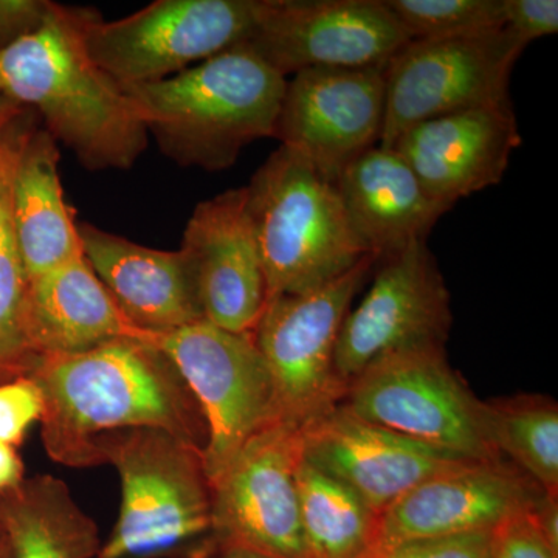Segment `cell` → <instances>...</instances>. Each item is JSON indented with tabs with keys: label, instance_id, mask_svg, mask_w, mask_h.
<instances>
[{
	"label": "cell",
	"instance_id": "6da1fadb",
	"mask_svg": "<svg viewBox=\"0 0 558 558\" xmlns=\"http://www.w3.org/2000/svg\"><path fill=\"white\" fill-rule=\"evenodd\" d=\"M40 436L53 461L98 468L95 440L128 428H160L204 451L207 424L170 359L150 341L120 339L39 360Z\"/></svg>",
	"mask_w": 558,
	"mask_h": 558
},
{
	"label": "cell",
	"instance_id": "7a4b0ae2",
	"mask_svg": "<svg viewBox=\"0 0 558 558\" xmlns=\"http://www.w3.org/2000/svg\"><path fill=\"white\" fill-rule=\"evenodd\" d=\"M86 13L50 2L35 31L0 47V97L36 110L86 170H130L148 132L123 87L90 57Z\"/></svg>",
	"mask_w": 558,
	"mask_h": 558
},
{
	"label": "cell",
	"instance_id": "3957f363",
	"mask_svg": "<svg viewBox=\"0 0 558 558\" xmlns=\"http://www.w3.org/2000/svg\"><path fill=\"white\" fill-rule=\"evenodd\" d=\"M286 83L241 44L170 78L123 89L165 156L223 171L250 143L274 137Z\"/></svg>",
	"mask_w": 558,
	"mask_h": 558
},
{
	"label": "cell",
	"instance_id": "277c9868",
	"mask_svg": "<svg viewBox=\"0 0 558 558\" xmlns=\"http://www.w3.org/2000/svg\"><path fill=\"white\" fill-rule=\"evenodd\" d=\"M95 451L121 483L119 520L97 558L193 557L211 526L204 451L160 428L106 433Z\"/></svg>",
	"mask_w": 558,
	"mask_h": 558
},
{
	"label": "cell",
	"instance_id": "5b68a950",
	"mask_svg": "<svg viewBox=\"0 0 558 558\" xmlns=\"http://www.w3.org/2000/svg\"><path fill=\"white\" fill-rule=\"evenodd\" d=\"M245 190L267 301L328 284L369 255L336 183L295 150L279 146Z\"/></svg>",
	"mask_w": 558,
	"mask_h": 558
},
{
	"label": "cell",
	"instance_id": "8992f818",
	"mask_svg": "<svg viewBox=\"0 0 558 558\" xmlns=\"http://www.w3.org/2000/svg\"><path fill=\"white\" fill-rule=\"evenodd\" d=\"M376 264L365 256L328 284L267 301L253 339L270 373L277 422L303 428L340 405L347 392L336 371L341 326Z\"/></svg>",
	"mask_w": 558,
	"mask_h": 558
},
{
	"label": "cell",
	"instance_id": "52a82bcc",
	"mask_svg": "<svg viewBox=\"0 0 558 558\" xmlns=\"http://www.w3.org/2000/svg\"><path fill=\"white\" fill-rule=\"evenodd\" d=\"M483 400L451 368L446 348L399 352L373 363L348 385L352 414L464 461H495L481 417Z\"/></svg>",
	"mask_w": 558,
	"mask_h": 558
},
{
	"label": "cell",
	"instance_id": "ba28073f",
	"mask_svg": "<svg viewBox=\"0 0 558 558\" xmlns=\"http://www.w3.org/2000/svg\"><path fill=\"white\" fill-rule=\"evenodd\" d=\"M260 9L263 0H157L117 21L87 9L84 40L121 87L154 83L244 44Z\"/></svg>",
	"mask_w": 558,
	"mask_h": 558
},
{
	"label": "cell",
	"instance_id": "9c48e42d",
	"mask_svg": "<svg viewBox=\"0 0 558 558\" xmlns=\"http://www.w3.org/2000/svg\"><path fill=\"white\" fill-rule=\"evenodd\" d=\"M301 428L274 422L211 483V526L191 558H303L296 468Z\"/></svg>",
	"mask_w": 558,
	"mask_h": 558
},
{
	"label": "cell",
	"instance_id": "30bf717a",
	"mask_svg": "<svg viewBox=\"0 0 558 558\" xmlns=\"http://www.w3.org/2000/svg\"><path fill=\"white\" fill-rule=\"evenodd\" d=\"M199 403L207 424L204 464L213 483L256 433L277 422L269 369L252 333L220 329L207 319L156 333Z\"/></svg>",
	"mask_w": 558,
	"mask_h": 558
},
{
	"label": "cell",
	"instance_id": "8fae6325",
	"mask_svg": "<svg viewBox=\"0 0 558 558\" xmlns=\"http://www.w3.org/2000/svg\"><path fill=\"white\" fill-rule=\"evenodd\" d=\"M526 47L508 32L410 40L387 64L380 146L392 148L422 121L510 101L509 83Z\"/></svg>",
	"mask_w": 558,
	"mask_h": 558
},
{
	"label": "cell",
	"instance_id": "7c38bea8",
	"mask_svg": "<svg viewBox=\"0 0 558 558\" xmlns=\"http://www.w3.org/2000/svg\"><path fill=\"white\" fill-rule=\"evenodd\" d=\"M373 284L341 326L336 371L348 388L373 363L399 352L446 348L451 299L427 241L377 260Z\"/></svg>",
	"mask_w": 558,
	"mask_h": 558
},
{
	"label": "cell",
	"instance_id": "4fadbf2b",
	"mask_svg": "<svg viewBox=\"0 0 558 558\" xmlns=\"http://www.w3.org/2000/svg\"><path fill=\"white\" fill-rule=\"evenodd\" d=\"M410 36L384 0H263L242 46L282 76L388 64Z\"/></svg>",
	"mask_w": 558,
	"mask_h": 558
},
{
	"label": "cell",
	"instance_id": "5bb4252c",
	"mask_svg": "<svg viewBox=\"0 0 558 558\" xmlns=\"http://www.w3.org/2000/svg\"><path fill=\"white\" fill-rule=\"evenodd\" d=\"M387 64L307 69L286 83L274 138L336 183L351 161L379 145Z\"/></svg>",
	"mask_w": 558,
	"mask_h": 558
},
{
	"label": "cell",
	"instance_id": "9a60e30c",
	"mask_svg": "<svg viewBox=\"0 0 558 558\" xmlns=\"http://www.w3.org/2000/svg\"><path fill=\"white\" fill-rule=\"evenodd\" d=\"M539 494L505 459L462 461L429 476L379 513L371 548L494 532L526 513Z\"/></svg>",
	"mask_w": 558,
	"mask_h": 558
},
{
	"label": "cell",
	"instance_id": "2e32d148",
	"mask_svg": "<svg viewBox=\"0 0 558 558\" xmlns=\"http://www.w3.org/2000/svg\"><path fill=\"white\" fill-rule=\"evenodd\" d=\"M202 315L211 325L252 333L267 304L266 277L245 186L201 202L182 241Z\"/></svg>",
	"mask_w": 558,
	"mask_h": 558
},
{
	"label": "cell",
	"instance_id": "e0dca14e",
	"mask_svg": "<svg viewBox=\"0 0 558 558\" xmlns=\"http://www.w3.org/2000/svg\"><path fill=\"white\" fill-rule=\"evenodd\" d=\"M521 145L512 101L459 110L414 124L392 149L444 207L498 185Z\"/></svg>",
	"mask_w": 558,
	"mask_h": 558
},
{
	"label": "cell",
	"instance_id": "ac0fdd59",
	"mask_svg": "<svg viewBox=\"0 0 558 558\" xmlns=\"http://www.w3.org/2000/svg\"><path fill=\"white\" fill-rule=\"evenodd\" d=\"M301 439L304 461L354 492L376 513L464 461L363 421L341 403L301 428Z\"/></svg>",
	"mask_w": 558,
	"mask_h": 558
},
{
	"label": "cell",
	"instance_id": "d6986e66",
	"mask_svg": "<svg viewBox=\"0 0 558 558\" xmlns=\"http://www.w3.org/2000/svg\"><path fill=\"white\" fill-rule=\"evenodd\" d=\"M78 231L84 258L137 328L163 333L204 319L182 250L143 247L92 223Z\"/></svg>",
	"mask_w": 558,
	"mask_h": 558
},
{
	"label": "cell",
	"instance_id": "ffe728a7",
	"mask_svg": "<svg viewBox=\"0 0 558 558\" xmlns=\"http://www.w3.org/2000/svg\"><path fill=\"white\" fill-rule=\"evenodd\" d=\"M24 337L36 360L76 354L108 341H150L156 333L137 328L80 256L28 279Z\"/></svg>",
	"mask_w": 558,
	"mask_h": 558
},
{
	"label": "cell",
	"instance_id": "44dd1931",
	"mask_svg": "<svg viewBox=\"0 0 558 558\" xmlns=\"http://www.w3.org/2000/svg\"><path fill=\"white\" fill-rule=\"evenodd\" d=\"M336 186L352 230L377 260L427 241L450 211L429 196L398 150L380 145L351 161Z\"/></svg>",
	"mask_w": 558,
	"mask_h": 558
},
{
	"label": "cell",
	"instance_id": "7402d4cb",
	"mask_svg": "<svg viewBox=\"0 0 558 558\" xmlns=\"http://www.w3.org/2000/svg\"><path fill=\"white\" fill-rule=\"evenodd\" d=\"M58 142L31 126L14 170L11 215L27 279L83 256L78 223L65 202Z\"/></svg>",
	"mask_w": 558,
	"mask_h": 558
},
{
	"label": "cell",
	"instance_id": "603a6c76",
	"mask_svg": "<svg viewBox=\"0 0 558 558\" xmlns=\"http://www.w3.org/2000/svg\"><path fill=\"white\" fill-rule=\"evenodd\" d=\"M0 521L11 558H97L101 549L97 523L51 475L0 495Z\"/></svg>",
	"mask_w": 558,
	"mask_h": 558
},
{
	"label": "cell",
	"instance_id": "cb8c5ba5",
	"mask_svg": "<svg viewBox=\"0 0 558 558\" xmlns=\"http://www.w3.org/2000/svg\"><path fill=\"white\" fill-rule=\"evenodd\" d=\"M484 435L498 458L558 497V405L542 395L481 402Z\"/></svg>",
	"mask_w": 558,
	"mask_h": 558
},
{
	"label": "cell",
	"instance_id": "d4e9b609",
	"mask_svg": "<svg viewBox=\"0 0 558 558\" xmlns=\"http://www.w3.org/2000/svg\"><path fill=\"white\" fill-rule=\"evenodd\" d=\"M303 558H362L376 538L379 513L310 462L296 468Z\"/></svg>",
	"mask_w": 558,
	"mask_h": 558
},
{
	"label": "cell",
	"instance_id": "484cf974",
	"mask_svg": "<svg viewBox=\"0 0 558 558\" xmlns=\"http://www.w3.org/2000/svg\"><path fill=\"white\" fill-rule=\"evenodd\" d=\"M31 126L24 109L0 135V384L28 377L36 366L24 337L28 279L11 215L14 170Z\"/></svg>",
	"mask_w": 558,
	"mask_h": 558
},
{
	"label": "cell",
	"instance_id": "4316f807",
	"mask_svg": "<svg viewBox=\"0 0 558 558\" xmlns=\"http://www.w3.org/2000/svg\"><path fill=\"white\" fill-rule=\"evenodd\" d=\"M411 40L486 35L505 28L502 0H384Z\"/></svg>",
	"mask_w": 558,
	"mask_h": 558
},
{
	"label": "cell",
	"instance_id": "83f0119b",
	"mask_svg": "<svg viewBox=\"0 0 558 558\" xmlns=\"http://www.w3.org/2000/svg\"><path fill=\"white\" fill-rule=\"evenodd\" d=\"M43 413V392L31 377L0 384V442L21 446Z\"/></svg>",
	"mask_w": 558,
	"mask_h": 558
},
{
	"label": "cell",
	"instance_id": "f1b7e54d",
	"mask_svg": "<svg viewBox=\"0 0 558 558\" xmlns=\"http://www.w3.org/2000/svg\"><path fill=\"white\" fill-rule=\"evenodd\" d=\"M492 532L454 537L409 539L371 548L362 558H488Z\"/></svg>",
	"mask_w": 558,
	"mask_h": 558
},
{
	"label": "cell",
	"instance_id": "f546056e",
	"mask_svg": "<svg viewBox=\"0 0 558 558\" xmlns=\"http://www.w3.org/2000/svg\"><path fill=\"white\" fill-rule=\"evenodd\" d=\"M505 31L524 47L545 36L557 35V0H502Z\"/></svg>",
	"mask_w": 558,
	"mask_h": 558
},
{
	"label": "cell",
	"instance_id": "4dcf8cb0",
	"mask_svg": "<svg viewBox=\"0 0 558 558\" xmlns=\"http://www.w3.org/2000/svg\"><path fill=\"white\" fill-rule=\"evenodd\" d=\"M488 558H558L545 539L539 537L527 512L506 521L492 532L490 557Z\"/></svg>",
	"mask_w": 558,
	"mask_h": 558
},
{
	"label": "cell",
	"instance_id": "1f68e13d",
	"mask_svg": "<svg viewBox=\"0 0 558 558\" xmlns=\"http://www.w3.org/2000/svg\"><path fill=\"white\" fill-rule=\"evenodd\" d=\"M49 5L46 0H0V47L35 31Z\"/></svg>",
	"mask_w": 558,
	"mask_h": 558
},
{
	"label": "cell",
	"instance_id": "d6a6232c",
	"mask_svg": "<svg viewBox=\"0 0 558 558\" xmlns=\"http://www.w3.org/2000/svg\"><path fill=\"white\" fill-rule=\"evenodd\" d=\"M527 519L545 539L550 550L558 556V497L557 495L539 494L532 508L527 510Z\"/></svg>",
	"mask_w": 558,
	"mask_h": 558
},
{
	"label": "cell",
	"instance_id": "836d02e7",
	"mask_svg": "<svg viewBox=\"0 0 558 558\" xmlns=\"http://www.w3.org/2000/svg\"><path fill=\"white\" fill-rule=\"evenodd\" d=\"M24 462L16 447L0 442V495L20 486L24 476Z\"/></svg>",
	"mask_w": 558,
	"mask_h": 558
},
{
	"label": "cell",
	"instance_id": "e575fe53",
	"mask_svg": "<svg viewBox=\"0 0 558 558\" xmlns=\"http://www.w3.org/2000/svg\"><path fill=\"white\" fill-rule=\"evenodd\" d=\"M22 110H24V108H20V106L13 105V102L0 97V135H2V132L5 131V128L9 126L11 121L20 116Z\"/></svg>",
	"mask_w": 558,
	"mask_h": 558
},
{
	"label": "cell",
	"instance_id": "d590c367",
	"mask_svg": "<svg viewBox=\"0 0 558 558\" xmlns=\"http://www.w3.org/2000/svg\"><path fill=\"white\" fill-rule=\"evenodd\" d=\"M0 554H10L9 543H7L5 532H3L2 521H0Z\"/></svg>",
	"mask_w": 558,
	"mask_h": 558
},
{
	"label": "cell",
	"instance_id": "8d00e7d4",
	"mask_svg": "<svg viewBox=\"0 0 558 558\" xmlns=\"http://www.w3.org/2000/svg\"><path fill=\"white\" fill-rule=\"evenodd\" d=\"M209 558H255V557H247V556H216V557H209Z\"/></svg>",
	"mask_w": 558,
	"mask_h": 558
},
{
	"label": "cell",
	"instance_id": "74e56055",
	"mask_svg": "<svg viewBox=\"0 0 558 558\" xmlns=\"http://www.w3.org/2000/svg\"><path fill=\"white\" fill-rule=\"evenodd\" d=\"M0 558H11L10 554H0Z\"/></svg>",
	"mask_w": 558,
	"mask_h": 558
}]
</instances>
